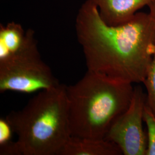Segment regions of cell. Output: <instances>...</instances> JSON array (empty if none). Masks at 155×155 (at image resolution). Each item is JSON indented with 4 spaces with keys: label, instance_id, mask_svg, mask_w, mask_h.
<instances>
[{
    "label": "cell",
    "instance_id": "3957f363",
    "mask_svg": "<svg viewBox=\"0 0 155 155\" xmlns=\"http://www.w3.org/2000/svg\"><path fill=\"white\" fill-rule=\"evenodd\" d=\"M21 155H59L71 137L66 85L38 93L6 117Z\"/></svg>",
    "mask_w": 155,
    "mask_h": 155
},
{
    "label": "cell",
    "instance_id": "8992f818",
    "mask_svg": "<svg viewBox=\"0 0 155 155\" xmlns=\"http://www.w3.org/2000/svg\"><path fill=\"white\" fill-rule=\"evenodd\" d=\"M106 24L118 26L131 21L139 9L155 0H92Z\"/></svg>",
    "mask_w": 155,
    "mask_h": 155
},
{
    "label": "cell",
    "instance_id": "ba28073f",
    "mask_svg": "<svg viewBox=\"0 0 155 155\" xmlns=\"http://www.w3.org/2000/svg\"><path fill=\"white\" fill-rule=\"evenodd\" d=\"M28 37V29L12 21L6 25H0V61L16 55L25 45Z\"/></svg>",
    "mask_w": 155,
    "mask_h": 155
},
{
    "label": "cell",
    "instance_id": "8fae6325",
    "mask_svg": "<svg viewBox=\"0 0 155 155\" xmlns=\"http://www.w3.org/2000/svg\"><path fill=\"white\" fill-rule=\"evenodd\" d=\"M144 121L147 125L148 139L145 155H155V116L147 104L144 110Z\"/></svg>",
    "mask_w": 155,
    "mask_h": 155
},
{
    "label": "cell",
    "instance_id": "52a82bcc",
    "mask_svg": "<svg viewBox=\"0 0 155 155\" xmlns=\"http://www.w3.org/2000/svg\"><path fill=\"white\" fill-rule=\"evenodd\" d=\"M122 152L114 143L105 139L71 136L59 155H120Z\"/></svg>",
    "mask_w": 155,
    "mask_h": 155
},
{
    "label": "cell",
    "instance_id": "6da1fadb",
    "mask_svg": "<svg viewBox=\"0 0 155 155\" xmlns=\"http://www.w3.org/2000/svg\"><path fill=\"white\" fill-rule=\"evenodd\" d=\"M75 32L87 70L118 81L143 83L155 53V20L137 12L125 24L110 26L92 0L78 12Z\"/></svg>",
    "mask_w": 155,
    "mask_h": 155
},
{
    "label": "cell",
    "instance_id": "7a4b0ae2",
    "mask_svg": "<svg viewBox=\"0 0 155 155\" xmlns=\"http://www.w3.org/2000/svg\"><path fill=\"white\" fill-rule=\"evenodd\" d=\"M133 91L132 83L87 70L77 83L66 86L71 136L105 139L129 107Z\"/></svg>",
    "mask_w": 155,
    "mask_h": 155
},
{
    "label": "cell",
    "instance_id": "277c9868",
    "mask_svg": "<svg viewBox=\"0 0 155 155\" xmlns=\"http://www.w3.org/2000/svg\"><path fill=\"white\" fill-rule=\"evenodd\" d=\"M27 41L16 55L0 61V92L31 94L61 84L41 59L35 31L28 29Z\"/></svg>",
    "mask_w": 155,
    "mask_h": 155
},
{
    "label": "cell",
    "instance_id": "7c38bea8",
    "mask_svg": "<svg viewBox=\"0 0 155 155\" xmlns=\"http://www.w3.org/2000/svg\"><path fill=\"white\" fill-rule=\"evenodd\" d=\"M150 8V13L153 17L155 20V1L151 2L149 5L148 6Z\"/></svg>",
    "mask_w": 155,
    "mask_h": 155
},
{
    "label": "cell",
    "instance_id": "5b68a950",
    "mask_svg": "<svg viewBox=\"0 0 155 155\" xmlns=\"http://www.w3.org/2000/svg\"><path fill=\"white\" fill-rule=\"evenodd\" d=\"M147 94L140 86L134 87L133 97L127 109L111 124L105 139L117 145L124 155H145L148 134L144 131Z\"/></svg>",
    "mask_w": 155,
    "mask_h": 155
},
{
    "label": "cell",
    "instance_id": "9c48e42d",
    "mask_svg": "<svg viewBox=\"0 0 155 155\" xmlns=\"http://www.w3.org/2000/svg\"><path fill=\"white\" fill-rule=\"evenodd\" d=\"M14 130L6 118L0 119V155H20L16 141H13Z\"/></svg>",
    "mask_w": 155,
    "mask_h": 155
},
{
    "label": "cell",
    "instance_id": "30bf717a",
    "mask_svg": "<svg viewBox=\"0 0 155 155\" xmlns=\"http://www.w3.org/2000/svg\"><path fill=\"white\" fill-rule=\"evenodd\" d=\"M143 83L147 90V105L155 116V53Z\"/></svg>",
    "mask_w": 155,
    "mask_h": 155
}]
</instances>
